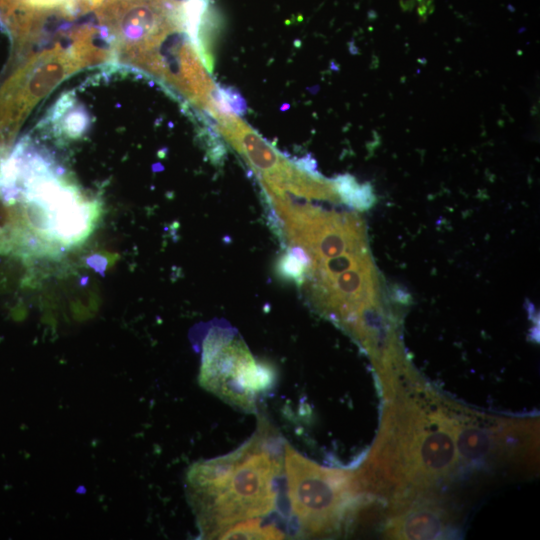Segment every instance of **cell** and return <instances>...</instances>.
<instances>
[{
	"instance_id": "cell-1",
	"label": "cell",
	"mask_w": 540,
	"mask_h": 540,
	"mask_svg": "<svg viewBox=\"0 0 540 540\" xmlns=\"http://www.w3.org/2000/svg\"><path fill=\"white\" fill-rule=\"evenodd\" d=\"M264 440L261 433L231 454L215 458L205 486L196 494L201 521L210 535L274 510L273 482L281 463Z\"/></svg>"
},
{
	"instance_id": "cell-2",
	"label": "cell",
	"mask_w": 540,
	"mask_h": 540,
	"mask_svg": "<svg viewBox=\"0 0 540 540\" xmlns=\"http://www.w3.org/2000/svg\"><path fill=\"white\" fill-rule=\"evenodd\" d=\"M285 470L290 505L302 530L318 535L333 529L352 489L350 476L321 467L288 445Z\"/></svg>"
},
{
	"instance_id": "cell-3",
	"label": "cell",
	"mask_w": 540,
	"mask_h": 540,
	"mask_svg": "<svg viewBox=\"0 0 540 540\" xmlns=\"http://www.w3.org/2000/svg\"><path fill=\"white\" fill-rule=\"evenodd\" d=\"M274 372L258 363L228 329L213 328L205 338L199 381L207 390L245 409L256 394L269 389Z\"/></svg>"
},
{
	"instance_id": "cell-4",
	"label": "cell",
	"mask_w": 540,
	"mask_h": 540,
	"mask_svg": "<svg viewBox=\"0 0 540 540\" xmlns=\"http://www.w3.org/2000/svg\"><path fill=\"white\" fill-rule=\"evenodd\" d=\"M334 183L341 199L348 206L364 211L375 202V196L370 185H360L350 175H340L335 179Z\"/></svg>"
},
{
	"instance_id": "cell-5",
	"label": "cell",
	"mask_w": 540,
	"mask_h": 540,
	"mask_svg": "<svg viewBox=\"0 0 540 540\" xmlns=\"http://www.w3.org/2000/svg\"><path fill=\"white\" fill-rule=\"evenodd\" d=\"M310 264L307 253L299 246H290L277 261L276 270L282 278L302 285Z\"/></svg>"
},
{
	"instance_id": "cell-6",
	"label": "cell",
	"mask_w": 540,
	"mask_h": 540,
	"mask_svg": "<svg viewBox=\"0 0 540 540\" xmlns=\"http://www.w3.org/2000/svg\"><path fill=\"white\" fill-rule=\"evenodd\" d=\"M219 539H281L284 534L274 526H261L259 519L235 523L218 535Z\"/></svg>"
},
{
	"instance_id": "cell-7",
	"label": "cell",
	"mask_w": 540,
	"mask_h": 540,
	"mask_svg": "<svg viewBox=\"0 0 540 540\" xmlns=\"http://www.w3.org/2000/svg\"><path fill=\"white\" fill-rule=\"evenodd\" d=\"M441 524L429 512H415L408 516L403 523V534L411 539L432 538L439 533Z\"/></svg>"
},
{
	"instance_id": "cell-8",
	"label": "cell",
	"mask_w": 540,
	"mask_h": 540,
	"mask_svg": "<svg viewBox=\"0 0 540 540\" xmlns=\"http://www.w3.org/2000/svg\"><path fill=\"white\" fill-rule=\"evenodd\" d=\"M81 12L99 8L106 0H77Z\"/></svg>"
}]
</instances>
